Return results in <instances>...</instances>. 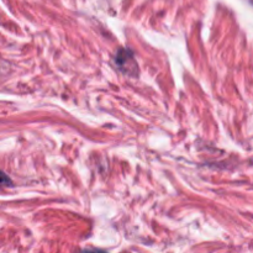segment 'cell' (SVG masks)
<instances>
[{
	"instance_id": "cell-2",
	"label": "cell",
	"mask_w": 253,
	"mask_h": 253,
	"mask_svg": "<svg viewBox=\"0 0 253 253\" xmlns=\"http://www.w3.org/2000/svg\"><path fill=\"white\" fill-rule=\"evenodd\" d=\"M83 253H106V252L103 251V250H85V251H83Z\"/></svg>"
},
{
	"instance_id": "cell-1",
	"label": "cell",
	"mask_w": 253,
	"mask_h": 253,
	"mask_svg": "<svg viewBox=\"0 0 253 253\" xmlns=\"http://www.w3.org/2000/svg\"><path fill=\"white\" fill-rule=\"evenodd\" d=\"M0 184L2 185H11V180L10 178L5 174L2 170H0Z\"/></svg>"
}]
</instances>
